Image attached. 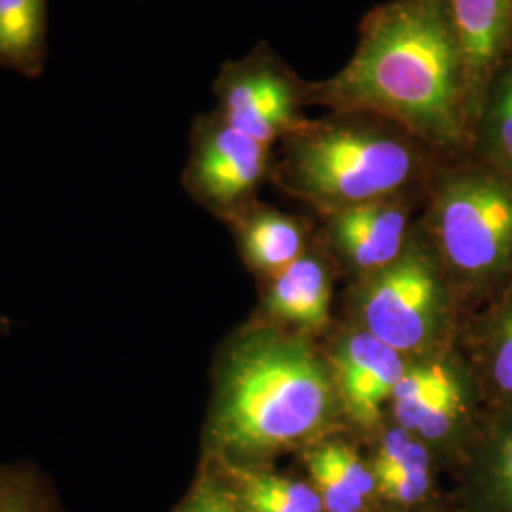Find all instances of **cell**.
<instances>
[{
	"mask_svg": "<svg viewBox=\"0 0 512 512\" xmlns=\"http://www.w3.org/2000/svg\"><path fill=\"white\" fill-rule=\"evenodd\" d=\"M439 4L458 38L476 118L488 82L512 54V0H439Z\"/></svg>",
	"mask_w": 512,
	"mask_h": 512,
	"instance_id": "10",
	"label": "cell"
},
{
	"mask_svg": "<svg viewBox=\"0 0 512 512\" xmlns=\"http://www.w3.org/2000/svg\"><path fill=\"white\" fill-rule=\"evenodd\" d=\"M215 110L241 133L274 147L308 118V80L294 73L268 42L228 59L213 80Z\"/></svg>",
	"mask_w": 512,
	"mask_h": 512,
	"instance_id": "6",
	"label": "cell"
},
{
	"mask_svg": "<svg viewBox=\"0 0 512 512\" xmlns=\"http://www.w3.org/2000/svg\"><path fill=\"white\" fill-rule=\"evenodd\" d=\"M8 329H10V319H8V317H4V315L0 313V334L8 332Z\"/></svg>",
	"mask_w": 512,
	"mask_h": 512,
	"instance_id": "23",
	"label": "cell"
},
{
	"mask_svg": "<svg viewBox=\"0 0 512 512\" xmlns=\"http://www.w3.org/2000/svg\"><path fill=\"white\" fill-rule=\"evenodd\" d=\"M476 446L463 488V512H512V412H503Z\"/></svg>",
	"mask_w": 512,
	"mask_h": 512,
	"instance_id": "13",
	"label": "cell"
},
{
	"mask_svg": "<svg viewBox=\"0 0 512 512\" xmlns=\"http://www.w3.org/2000/svg\"><path fill=\"white\" fill-rule=\"evenodd\" d=\"M391 404L399 427L425 442L442 444L465 433L471 393L458 366L435 359L406 368Z\"/></svg>",
	"mask_w": 512,
	"mask_h": 512,
	"instance_id": "8",
	"label": "cell"
},
{
	"mask_svg": "<svg viewBox=\"0 0 512 512\" xmlns=\"http://www.w3.org/2000/svg\"><path fill=\"white\" fill-rule=\"evenodd\" d=\"M270 164L272 147L230 126L217 110H209L192 122L184 188L205 209L232 220L253 205Z\"/></svg>",
	"mask_w": 512,
	"mask_h": 512,
	"instance_id": "7",
	"label": "cell"
},
{
	"mask_svg": "<svg viewBox=\"0 0 512 512\" xmlns=\"http://www.w3.org/2000/svg\"><path fill=\"white\" fill-rule=\"evenodd\" d=\"M329 238L351 266L382 272L412 238L410 207L401 196L342 209L329 215Z\"/></svg>",
	"mask_w": 512,
	"mask_h": 512,
	"instance_id": "9",
	"label": "cell"
},
{
	"mask_svg": "<svg viewBox=\"0 0 512 512\" xmlns=\"http://www.w3.org/2000/svg\"><path fill=\"white\" fill-rule=\"evenodd\" d=\"M476 380L499 414L512 412V283L480 321Z\"/></svg>",
	"mask_w": 512,
	"mask_h": 512,
	"instance_id": "17",
	"label": "cell"
},
{
	"mask_svg": "<svg viewBox=\"0 0 512 512\" xmlns=\"http://www.w3.org/2000/svg\"><path fill=\"white\" fill-rule=\"evenodd\" d=\"M368 334L401 355L431 348L446 321V293L435 256L412 236L403 255L368 283L361 296Z\"/></svg>",
	"mask_w": 512,
	"mask_h": 512,
	"instance_id": "5",
	"label": "cell"
},
{
	"mask_svg": "<svg viewBox=\"0 0 512 512\" xmlns=\"http://www.w3.org/2000/svg\"><path fill=\"white\" fill-rule=\"evenodd\" d=\"M228 222L238 234L243 258L256 270L279 274L304 255L306 230L289 215L249 205Z\"/></svg>",
	"mask_w": 512,
	"mask_h": 512,
	"instance_id": "15",
	"label": "cell"
},
{
	"mask_svg": "<svg viewBox=\"0 0 512 512\" xmlns=\"http://www.w3.org/2000/svg\"><path fill=\"white\" fill-rule=\"evenodd\" d=\"M308 107L380 116L442 154L471 148L469 80L439 0L374 6L359 25L348 63L308 82Z\"/></svg>",
	"mask_w": 512,
	"mask_h": 512,
	"instance_id": "1",
	"label": "cell"
},
{
	"mask_svg": "<svg viewBox=\"0 0 512 512\" xmlns=\"http://www.w3.org/2000/svg\"><path fill=\"white\" fill-rule=\"evenodd\" d=\"M249 512H325L311 482L209 461Z\"/></svg>",
	"mask_w": 512,
	"mask_h": 512,
	"instance_id": "20",
	"label": "cell"
},
{
	"mask_svg": "<svg viewBox=\"0 0 512 512\" xmlns=\"http://www.w3.org/2000/svg\"><path fill=\"white\" fill-rule=\"evenodd\" d=\"M266 310L294 327L323 329L329 323L330 311V281L323 262L315 256L302 255L275 275Z\"/></svg>",
	"mask_w": 512,
	"mask_h": 512,
	"instance_id": "16",
	"label": "cell"
},
{
	"mask_svg": "<svg viewBox=\"0 0 512 512\" xmlns=\"http://www.w3.org/2000/svg\"><path fill=\"white\" fill-rule=\"evenodd\" d=\"M0 512H59L44 476L27 465L0 469Z\"/></svg>",
	"mask_w": 512,
	"mask_h": 512,
	"instance_id": "21",
	"label": "cell"
},
{
	"mask_svg": "<svg viewBox=\"0 0 512 512\" xmlns=\"http://www.w3.org/2000/svg\"><path fill=\"white\" fill-rule=\"evenodd\" d=\"M327 368L302 340L270 329L234 338L215 368L209 461L256 467L323 431L334 414Z\"/></svg>",
	"mask_w": 512,
	"mask_h": 512,
	"instance_id": "2",
	"label": "cell"
},
{
	"mask_svg": "<svg viewBox=\"0 0 512 512\" xmlns=\"http://www.w3.org/2000/svg\"><path fill=\"white\" fill-rule=\"evenodd\" d=\"M406 368L404 355L366 330L346 338L336 355V380L349 416L365 427L380 420Z\"/></svg>",
	"mask_w": 512,
	"mask_h": 512,
	"instance_id": "11",
	"label": "cell"
},
{
	"mask_svg": "<svg viewBox=\"0 0 512 512\" xmlns=\"http://www.w3.org/2000/svg\"><path fill=\"white\" fill-rule=\"evenodd\" d=\"M427 234L448 272L473 291L512 283V183L482 162L442 171L431 184Z\"/></svg>",
	"mask_w": 512,
	"mask_h": 512,
	"instance_id": "4",
	"label": "cell"
},
{
	"mask_svg": "<svg viewBox=\"0 0 512 512\" xmlns=\"http://www.w3.org/2000/svg\"><path fill=\"white\" fill-rule=\"evenodd\" d=\"M306 465L325 512H363L378 494L372 467L348 444H321L308 452Z\"/></svg>",
	"mask_w": 512,
	"mask_h": 512,
	"instance_id": "14",
	"label": "cell"
},
{
	"mask_svg": "<svg viewBox=\"0 0 512 512\" xmlns=\"http://www.w3.org/2000/svg\"><path fill=\"white\" fill-rule=\"evenodd\" d=\"M378 495L387 503L410 511L433 494V459L423 440L403 427L387 431L372 458Z\"/></svg>",
	"mask_w": 512,
	"mask_h": 512,
	"instance_id": "12",
	"label": "cell"
},
{
	"mask_svg": "<svg viewBox=\"0 0 512 512\" xmlns=\"http://www.w3.org/2000/svg\"><path fill=\"white\" fill-rule=\"evenodd\" d=\"M476 160L512 183V54L486 86L471 137Z\"/></svg>",
	"mask_w": 512,
	"mask_h": 512,
	"instance_id": "19",
	"label": "cell"
},
{
	"mask_svg": "<svg viewBox=\"0 0 512 512\" xmlns=\"http://www.w3.org/2000/svg\"><path fill=\"white\" fill-rule=\"evenodd\" d=\"M48 61V0H0V69L38 78Z\"/></svg>",
	"mask_w": 512,
	"mask_h": 512,
	"instance_id": "18",
	"label": "cell"
},
{
	"mask_svg": "<svg viewBox=\"0 0 512 512\" xmlns=\"http://www.w3.org/2000/svg\"><path fill=\"white\" fill-rule=\"evenodd\" d=\"M281 145L279 183L325 215L406 196L431 150L406 129L366 112L306 120Z\"/></svg>",
	"mask_w": 512,
	"mask_h": 512,
	"instance_id": "3",
	"label": "cell"
},
{
	"mask_svg": "<svg viewBox=\"0 0 512 512\" xmlns=\"http://www.w3.org/2000/svg\"><path fill=\"white\" fill-rule=\"evenodd\" d=\"M171 512H249L224 478L207 465L183 501Z\"/></svg>",
	"mask_w": 512,
	"mask_h": 512,
	"instance_id": "22",
	"label": "cell"
}]
</instances>
